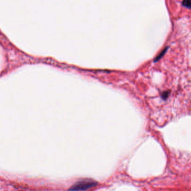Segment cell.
<instances>
[{"instance_id": "obj_1", "label": "cell", "mask_w": 191, "mask_h": 191, "mask_svg": "<svg viewBox=\"0 0 191 191\" xmlns=\"http://www.w3.org/2000/svg\"><path fill=\"white\" fill-rule=\"evenodd\" d=\"M98 183L91 179H83L74 183L68 189V191H85L96 187Z\"/></svg>"}, {"instance_id": "obj_2", "label": "cell", "mask_w": 191, "mask_h": 191, "mask_svg": "<svg viewBox=\"0 0 191 191\" xmlns=\"http://www.w3.org/2000/svg\"><path fill=\"white\" fill-rule=\"evenodd\" d=\"M183 6L188 8H191V0H185L182 2Z\"/></svg>"}, {"instance_id": "obj_3", "label": "cell", "mask_w": 191, "mask_h": 191, "mask_svg": "<svg viewBox=\"0 0 191 191\" xmlns=\"http://www.w3.org/2000/svg\"><path fill=\"white\" fill-rule=\"evenodd\" d=\"M166 51H167V48H166V49H164L163 50V51L161 52V53L159 54V56L156 58L155 61H158L159 59H160V58H161V57H162V56L164 54V53L166 52Z\"/></svg>"}, {"instance_id": "obj_4", "label": "cell", "mask_w": 191, "mask_h": 191, "mask_svg": "<svg viewBox=\"0 0 191 191\" xmlns=\"http://www.w3.org/2000/svg\"><path fill=\"white\" fill-rule=\"evenodd\" d=\"M169 94V92H168L167 91H164V92L162 94V95H161V96H162V99H166L167 98V97H168Z\"/></svg>"}, {"instance_id": "obj_5", "label": "cell", "mask_w": 191, "mask_h": 191, "mask_svg": "<svg viewBox=\"0 0 191 191\" xmlns=\"http://www.w3.org/2000/svg\"></svg>"}]
</instances>
